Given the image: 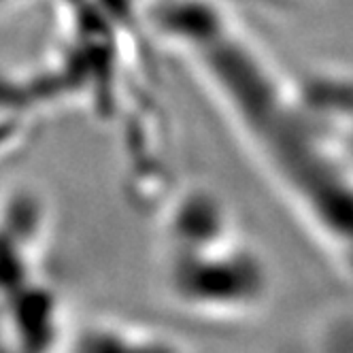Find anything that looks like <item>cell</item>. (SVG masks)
<instances>
[{
	"instance_id": "1",
	"label": "cell",
	"mask_w": 353,
	"mask_h": 353,
	"mask_svg": "<svg viewBox=\"0 0 353 353\" xmlns=\"http://www.w3.org/2000/svg\"><path fill=\"white\" fill-rule=\"evenodd\" d=\"M149 17L213 92L292 207L347 256L349 141H341L327 111L283 79L262 47L213 0H154Z\"/></svg>"
}]
</instances>
